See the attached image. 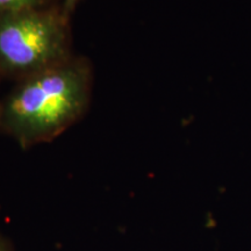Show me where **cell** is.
I'll return each mask as SVG.
<instances>
[{
    "mask_svg": "<svg viewBox=\"0 0 251 251\" xmlns=\"http://www.w3.org/2000/svg\"><path fill=\"white\" fill-rule=\"evenodd\" d=\"M0 251H4V250H2V249H1V248H0Z\"/></svg>",
    "mask_w": 251,
    "mask_h": 251,
    "instance_id": "cell-5",
    "label": "cell"
},
{
    "mask_svg": "<svg viewBox=\"0 0 251 251\" xmlns=\"http://www.w3.org/2000/svg\"><path fill=\"white\" fill-rule=\"evenodd\" d=\"M68 17L39 7L0 14V69L28 77L69 59Z\"/></svg>",
    "mask_w": 251,
    "mask_h": 251,
    "instance_id": "cell-2",
    "label": "cell"
},
{
    "mask_svg": "<svg viewBox=\"0 0 251 251\" xmlns=\"http://www.w3.org/2000/svg\"><path fill=\"white\" fill-rule=\"evenodd\" d=\"M91 71L71 59L23 78L0 108V122L23 147L55 139L89 103Z\"/></svg>",
    "mask_w": 251,
    "mask_h": 251,
    "instance_id": "cell-1",
    "label": "cell"
},
{
    "mask_svg": "<svg viewBox=\"0 0 251 251\" xmlns=\"http://www.w3.org/2000/svg\"><path fill=\"white\" fill-rule=\"evenodd\" d=\"M78 2H79V0H63L62 9L67 17H69L72 13V11L76 8Z\"/></svg>",
    "mask_w": 251,
    "mask_h": 251,
    "instance_id": "cell-4",
    "label": "cell"
},
{
    "mask_svg": "<svg viewBox=\"0 0 251 251\" xmlns=\"http://www.w3.org/2000/svg\"><path fill=\"white\" fill-rule=\"evenodd\" d=\"M49 0H0V14L21 9L46 7Z\"/></svg>",
    "mask_w": 251,
    "mask_h": 251,
    "instance_id": "cell-3",
    "label": "cell"
}]
</instances>
